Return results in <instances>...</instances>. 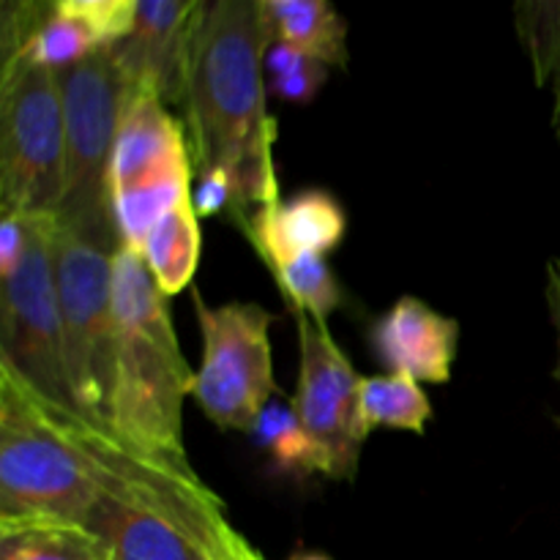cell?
<instances>
[{
  "label": "cell",
  "mask_w": 560,
  "mask_h": 560,
  "mask_svg": "<svg viewBox=\"0 0 560 560\" xmlns=\"http://www.w3.org/2000/svg\"><path fill=\"white\" fill-rule=\"evenodd\" d=\"M271 44L262 0H202L178 104L195 175L224 170L255 211L282 200L266 107Z\"/></svg>",
  "instance_id": "1"
},
{
  "label": "cell",
  "mask_w": 560,
  "mask_h": 560,
  "mask_svg": "<svg viewBox=\"0 0 560 560\" xmlns=\"http://www.w3.org/2000/svg\"><path fill=\"white\" fill-rule=\"evenodd\" d=\"M82 435L102 485L82 528L107 547L109 560H266L191 463L131 446L88 419Z\"/></svg>",
  "instance_id": "2"
},
{
  "label": "cell",
  "mask_w": 560,
  "mask_h": 560,
  "mask_svg": "<svg viewBox=\"0 0 560 560\" xmlns=\"http://www.w3.org/2000/svg\"><path fill=\"white\" fill-rule=\"evenodd\" d=\"M115 388L109 430L131 446L189 463L184 446V402L195 388L167 295L135 249L115 252Z\"/></svg>",
  "instance_id": "3"
},
{
  "label": "cell",
  "mask_w": 560,
  "mask_h": 560,
  "mask_svg": "<svg viewBox=\"0 0 560 560\" xmlns=\"http://www.w3.org/2000/svg\"><path fill=\"white\" fill-rule=\"evenodd\" d=\"M77 410L47 402L0 361V523H77L98 495Z\"/></svg>",
  "instance_id": "4"
},
{
  "label": "cell",
  "mask_w": 560,
  "mask_h": 560,
  "mask_svg": "<svg viewBox=\"0 0 560 560\" xmlns=\"http://www.w3.org/2000/svg\"><path fill=\"white\" fill-rule=\"evenodd\" d=\"M120 246L58 224L55 284H58L63 361L74 410L109 427L115 388V252Z\"/></svg>",
  "instance_id": "5"
},
{
  "label": "cell",
  "mask_w": 560,
  "mask_h": 560,
  "mask_svg": "<svg viewBox=\"0 0 560 560\" xmlns=\"http://www.w3.org/2000/svg\"><path fill=\"white\" fill-rule=\"evenodd\" d=\"M63 98L66 164L58 224L120 246L109 211V170L118 142L126 82L109 47L58 71Z\"/></svg>",
  "instance_id": "6"
},
{
  "label": "cell",
  "mask_w": 560,
  "mask_h": 560,
  "mask_svg": "<svg viewBox=\"0 0 560 560\" xmlns=\"http://www.w3.org/2000/svg\"><path fill=\"white\" fill-rule=\"evenodd\" d=\"M63 164L58 71L22 58L0 71V211L58 219Z\"/></svg>",
  "instance_id": "7"
},
{
  "label": "cell",
  "mask_w": 560,
  "mask_h": 560,
  "mask_svg": "<svg viewBox=\"0 0 560 560\" xmlns=\"http://www.w3.org/2000/svg\"><path fill=\"white\" fill-rule=\"evenodd\" d=\"M195 186L180 118L156 96H126L109 170V211L120 246H145L159 219Z\"/></svg>",
  "instance_id": "8"
},
{
  "label": "cell",
  "mask_w": 560,
  "mask_h": 560,
  "mask_svg": "<svg viewBox=\"0 0 560 560\" xmlns=\"http://www.w3.org/2000/svg\"><path fill=\"white\" fill-rule=\"evenodd\" d=\"M191 304L202 334V361L191 397L219 430L249 435L266 405L282 394L271 353L277 317L260 304L230 301L211 306L197 288H191Z\"/></svg>",
  "instance_id": "9"
},
{
  "label": "cell",
  "mask_w": 560,
  "mask_h": 560,
  "mask_svg": "<svg viewBox=\"0 0 560 560\" xmlns=\"http://www.w3.org/2000/svg\"><path fill=\"white\" fill-rule=\"evenodd\" d=\"M55 217H27V246L9 277H0V361L47 402L74 410L63 361Z\"/></svg>",
  "instance_id": "10"
},
{
  "label": "cell",
  "mask_w": 560,
  "mask_h": 560,
  "mask_svg": "<svg viewBox=\"0 0 560 560\" xmlns=\"http://www.w3.org/2000/svg\"><path fill=\"white\" fill-rule=\"evenodd\" d=\"M299 326V381L290 399L301 427L323 457V470L334 481H353L361 446L370 438L361 413V381L353 361L342 353L328 323L293 315Z\"/></svg>",
  "instance_id": "11"
},
{
  "label": "cell",
  "mask_w": 560,
  "mask_h": 560,
  "mask_svg": "<svg viewBox=\"0 0 560 560\" xmlns=\"http://www.w3.org/2000/svg\"><path fill=\"white\" fill-rule=\"evenodd\" d=\"M200 5L202 0H137L131 33L109 47L126 96H156L178 109Z\"/></svg>",
  "instance_id": "12"
},
{
  "label": "cell",
  "mask_w": 560,
  "mask_h": 560,
  "mask_svg": "<svg viewBox=\"0 0 560 560\" xmlns=\"http://www.w3.org/2000/svg\"><path fill=\"white\" fill-rule=\"evenodd\" d=\"M459 334L454 317L432 310L419 295H402L370 323L366 339L386 372L441 386L452 381Z\"/></svg>",
  "instance_id": "13"
},
{
  "label": "cell",
  "mask_w": 560,
  "mask_h": 560,
  "mask_svg": "<svg viewBox=\"0 0 560 560\" xmlns=\"http://www.w3.org/2000/svg\"><path fill=\"white\" fill-rule=\"evenodd\" d=\"M348 233V217L326 189H301L252 213L244 235L268 268L299 255H331Z\"/></svg>",
  "instance_id": "14"
},
{
  "label": "cell",
  "mask_w": 560,
  "mask_h": 560,
  "mask_svg": "<svg viewBox=\"0 0 560 560\" xmlns=\"http://www.w3.org/2000/svg\"><path fill=\"white\" fill-rule=\"evenodd\" d=\"M273 44L320 60L328 69L348 66V22L326 0H262Z\"/></svg>",
  "instance_id": "15"
},
{
  "label": "cell",
  "mask_w": 560,
  "mask_h": 560,
  "mask_svg": "<svg viewBox=\"0 0 560 560\" xmlns=\"http://www.w3.org/2000/svg\"><path fill=\"white\" fill-rule=\"evenodd\" d=\"M200 217H197L191 195H186L178 206H173L159 219L140 257L151 271L153 282L170 299V295H178L180 290L191 288L197 268H200Z\"/></svg>",
  "instance_id": "16"
},
{
  "label": "cell",
  "mask_w": 560,
  "mask_h": 560,
  "mask_svg": "<svg viewBox=\"0 0 560 560\" xmlns=\"http://www.w3.org/2000/svg\"><path fill=\"white\" fill-rule=\"evenodd\" d=\"M0 560H109L107 547L77 523H0Z\"/></svg>",
  "instance_id": "17"
},
{
  "label": "cell",
  "mask_w": 560,
  "mask_h": 560,
  "mask_svg": "<svg viewBox=\"0 0 560 560\" xmlns=\"http://www.w3.org/2000/svg\"><path fill=\"white\" fill-rule=\"evenodd\" d=\"M514 27L523 52L528 55L534 82L550 93V126L560 142V0L517 3Z\"/></svg>",
  "instance_id": "18"
},
{
  "label": "cell",
  "mask_w": 560,
  "mask_h": 560,
  "mask_svg": "<svg viewBox=\"0 0 560 560\" xmlns=\"http://www.w3.org/2000/svg\"><path fill=\"white\" fill-rule=\"evenodd\" d=\"M361 413L366 427H388L424 435L432 421V402L419 381L410 375H370L361 381Z\"/></svg>",
  "instance_id": "19"
},
{
  "label": "cell",
  "mask_w": 560,
  "mask_h": 560,
  "mask_svg": "<svg viewBox=\"0 0 560 560\" xmlns=\"http://www.w3.org/2000/svg\"><path fill=\"white\" fill-rule=\"evenodd\" d=\"M268 271L277 279L290 315H310L315 320L328 323V317L342 306V282L326 257L299 255L293 260L268 268Z\"/></svg>",
  "instance_id": "20"
},
{
  "label": "cell",
  "mask_w": 560,
  "mask_h": 560,
  "mask_svg": "<svg viewBox=\"0 0 560 560\" xmlns=\"http://www.w3.org/2000/svg\"><path fill=\"white\" fill-rule=\"evenodd\" d=\"M255 438L257 446L271 457V463L277 465L284 474H326L323 470V457L315 448V443L310 441V435L301 427L299 416H295L293 405L282 402V399H273L266 405V410L260 413V419L255 421L249 432Z\"/></svg>",
  "instance_id": "21"
},
{
  "label": "cell",
  "mask_w": 560,
  "mask_h": 560,
  "mask_svg": "<svg viewBox=\"0 0 560 560\" xmlns=\"http://www.w3.org/2000/svg\"><path fill=\"white\" fill-rule=\"evenodd\" d=\"M102 49V42L96 33L69 9L66 0H52L47 20L42 31L33 38V47L27 52V60L38 66H47L52 71H66Z\"/></svg>",
  "instance_id": "22"
},
{
  "label": "cell",
  "mask_w": 560,
  "mask_h": 560,
  "mask_svg": "<svg viewBox=\"0 0 560 560\" xmlns=\"http://www.w3.org/2000/svg\"><path fill=\"white\" fill-rule=\"evenodd\" d=\"M266 74L268 91L277 93L279 98H288L293 104H310L326 85L328 66L299 49L271 44L266 55Z\"/></svg>",
  "instance_id": "23"
},
{
  "label": "cell",
  "mask_w": 560,
  "mask_h": 560,
  "mask_svg": "<svg viewBox=\"0 0 560 560\" xmlns=\"http://www.w3.org/2000/svg\"><path fill=\"white\" fill-rule=\"evenodd\" d=\"M49 9L52 0H5L0 5V71L27 58Z\"/></svg>",
  "instance_id": "24"
},
{
  "label": "cell",
  "mask_w": 560,
  "mask_h": 560,
  "mask_svg": "<svg viewBox=\"0 0 560 560\" xmlns=\"http://www.w3.org/2000/svg\"><path fill=\"white\" fill-rule=\"evenodd\" d=\"M69 9L96 33L102 47L124 42L135 25L137 0H66Z\"/></svg>",
  "instance_id": "25"
},
{
  "label": "cell",
  "mask_w": 560,
  "mask_h": 560,
  "mask_svg": "<svg viewBox=\"0 0 560 560\" xmlns=\"http://www.w3.org/2000/svg\"><path fill=\"white\" fill-rule=\"evenodd\" d=\"M545 304L550 315L552 331H556V381L560 383V257H550L545 266Z\"/></svg>",
  "instance_id": "26"
},
{
  "label": "cell",
  "mask_w": 560,
  "mask_h": 560,
  "mask_svg": "<svg viewBox=\"0 0 560 560\" xmlns=\"http://www.w3.org/2000/svg\"><path fill=\"white\" fill-rule=\"evenodd\" d=\"M290 560H331V558L323 556V552H295Z\"/></svg>",
  "instance_id": "27"
}]
</instances>
